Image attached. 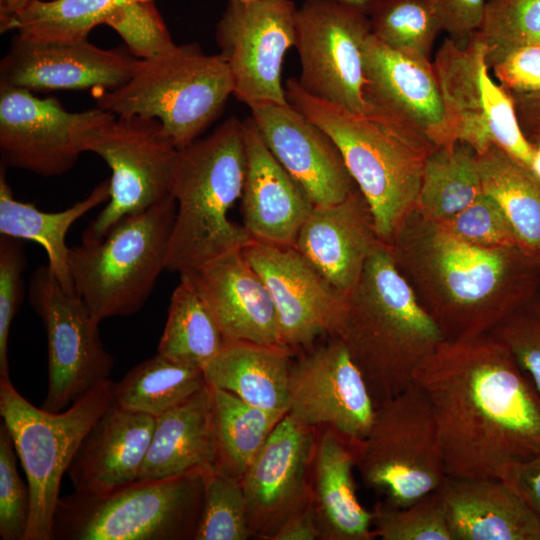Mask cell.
<instances>
[{"instance_id":"obj_1","label":"cell","mask_w":540,"mask_h":540,"mask_svg":"<svg viewBox=\"0 0 540 540\" xmlns=\"http://www.w3.org/2000/svg\"><path fill=\"white\" fill-rule=\"evenodd\" d=\"M414 383L432 407L447 476L505 480L540 452V393L492 334L444 340Z\"/></svg>"},{"instance_id":"obj_2","label":"cell","mask_w":540,"mask_h":540,"mask_svg":"<svg viewBox=\"0 0 540 540\" xmlns=\"http://www.w3.org/2000/svg\"><path fill=\"white\" fill-rule=\"evenodd\" d=\"M388 246L445 340L489 333L540 289V262L518 246L470 244L417 209Z\"/></svg>"},{"instance_id":"obj_3","label":"cell","mask_w":540,"mask_h":540,"mask_svg":"<svg viewBox=\"0 0 540 540\" xmlns=\"http://www.w3.org/2000/svg\"><path fill=\"white\" fill-rule=\"evenodd\" d=\"M331 337L348 349L376 406L412 385L419 366L445 340L384 242L345 295Z\"/></svg>"},{"instance_id":"obj_4","label":"cell","mask_w":540,"mask_h":540,"mask_svg":"<svg viewBox=\"0 0 540 540\" xmlns=\"http://www.w3.org/2000/svg\"><path fill=\"white\" fill-rule=\"evenodd\" d=\"M288 102L327 132L365 198L375 231L389 244L416 209L423 168L434 143L399 116L368 104L354 113L307 93L297 78L286 82Z\"/></svg>"},{"instance_id":"obj_5","label":"cell","mask_w":540,"mask_h":540,"mask_svg":"<svg viewBox=\"0 0 540 540\" xmlns=\"http://www.w3.org/2000/svg\"><path fill=\"white\" fill-rule=\"evenodd\" d=\"M246 165L243 121L236 117L178 150L166 270L181 275L252 242L245 227L229 219L242 194Z\"/></svg>"},{"instance_id":"obj_6","label":"cell","mask_w":540,"mask_h":540,"mask_svg":"<svg viewBox=\"0 0 540 540\" xmlns=\"http://www.w3.org/2000/svg\"><path fill=\"white\" fill-rule=\"evenodd\" d=\"M176 202L167 195L119 220L97 241L69 250L75 292L101 322L138 312L166 270Z\"/></svg>"},{"instance_id":"obj_7","label":"cell","mask_w":540,"mask_h":540,"mask_svg":"<svg viewBox=\"0 0 540 540\" xmlns=\"http://www.w3.org/2000/svg\"><path fill=\"white\" fill-rule=\"evenodd\" d=\"M230 95L233 80L222 55L206 54L197 43H186L140 60L131 79L102 93L96 107L114 115L157 119L181 149L215 121Z\"/></svg>"},{"instance_id":"obj_8","label":"cell","mask_w":540,"mask_h":540,"mask_svg":"<svg viewBox=\"0 0 540 540\" xmlns=\"http://www.w3.org/2000/svg\"><path fill=\"white\" fill-rule=\"evenodd\" d=\"M205 472L136 480L101 495L60 497L52 540H194Z\"/></svg>"},{"instance_id":"obj_9","label":"cell","mask_w":540,"mask_h":540,"mask_svg":"<svg viewBox=\"0 0 540 540\" xmlns=\"http://www.w3.org/2000/svg\"><path fill=\"white\" fill-rule=\"evenodd\" d=\"M114 382L107 380L60 412L35 407L0 380V415L10 432L30 491L24 540H52L62 476L83 439L113 405Z\"/></svg>"},{"instance_id":"obj_10","label":"cell","mask_w":540,"mask_h":540,"mask_svg":"<svg viewBox=\"0 0 540 540\" xmlns=\"http://www.w3.org/2000/svg\"><path fill=\"white\" fill-rule=\"evenodd\" d=\"M356 467L364 485L396 507L442 485L447 474L436 420L416 383L376 406L369 433L356 448Z\"/></svg>"},{"instance_id":"obj_11","label":"cell","mask_w":540,"mask_h":540,"mask_svg":"<svg viewBox=\"0 0 540 540\" xmlns=\"http://www.w3.org/2000/svg\"><path fill=\"white\" fill-rule=\"evenodd\" d=\"M76 139L81 153L98 155L112 171L108 203L85 230L82 242L100 240L125 216L171 194L179 149L157 119L103 110Z\"/></svg>"},{"instance_id":"obj_12","label":"cell","mask_w":540,"mask_h":540,"mask_svg":"<svg viewBox=\"0 0 540 540\" xmlns=\"http://www.w3.org/2000/svg\"><path fill=\"white\" fill-rule=\"evenodd\" d=\"M432 64L451 139L467 142L478 154L495 144L530 168L534 147L520 127L511 95L489 75L479 31L465 46L446 38Z\"/></svg>"},{"instance_id":"obj_13","label":"cell","mask_w":540,"mask_h":540,"mask_svg":"<svg viewBox=\"0 0 540 540\" xmlns=\"http://www.w3.org/2000/svg\"><path fill=\"white\" fill-rule=\"evenodd\" d=\"M29 300L48 343V390L41 408L60 412L110 380L114 366L99 321L76 292L66 291L47 265L30 279Z\"/></svg>"},{"instance_id":"obj_14","label":"cell","mask_w":540,"mask_h":540,"mask_svg":"<svg viewBox=\"0 0 540 540\" xmlns=\"http://www.w3.org/2000/svg\"><path fill=\"white\" fill-rule=\"evenodd\" d=\"M370 33L364 11L336 0H305L296 12L294 45L300 86L351 112H365L363 46Z\"/></svg>"},{"instance_id":"obj_15","label":"cell","mask_w":540,"mask_h":540,"mask_svg":"<svg viewBox=\"0 0 540 540\" xmlns=\"http://www.w3.org/2000/svg\"><path fill=\"white\" fill-rule=\"evenodd\" d=\"M296 12L291 0H228L216 41L232 76L233 96L248 107L288 103L281 70L295 45Z\"/></svg>"},{"instance_id":"obj_16","label":"cell","mask_w":540,"mask_h":540,"mask_svg":"<svg viewBox=\"0 0 540 540\" xmlns=\"http://www.w3.org/2000/svg\"><path fill=\"white\" fill-rule=\"evenodd\" d=\"M289 411L306 425L329 427L355 449L372 426L376 404L341 340H331L291 364Z\"/></svg>"},{"instance_id":"obj_17","label":"cell","mask_w":540,"mask_h":540,"mask_svg":"<svg viewBox=\"0 0 540 540\" xmlns=\"http://www.w3.org/2000/svg\"><path fill=\"white\" fill-rule=\"evenodd\" d=\"M316 437L317 428L287 413L248 466L241 484L251 537L272 540L311 502Z\"/></svg>"},{"instance_id":"obj_18","label":"cell","mask_w":540,"mask_h":540,"mask_svg":"<svg viewBox=\"0 0 540 540\" xmlns=\"http://www.w3.org/2000/svg\"><path fill=\"white\" fill-rule=\"evenodd\" d=\"M102 109L69 112L55 97L0 85V150L4 166L42 176H60L72 169L81 151L77 134Z\"/></svg>"},{"instance_id":"obj_19","label":"cell","mask_w":540,"mask_h":540,"mask_svg":"<svg viewBox=\"0 0 540 540\" xmlns=\"http://www.w3.org/2000/svg\"><path fill=\"white\" fill-rule=\"evenodd\" d=\"M242 251L272 298L283 345L294 350L332 336L345 296L294 246L253 239Z\"/></svg>"},{"instance_id":"obj_20","label":"cell","mask_w":540,"mask_h":540,"mask_svg":"<svg viewBox=\"0 0 540 540\" xmlns=\"http://www.w3.org/2000/svg\"><path fill=\"white\" fill-rule=\"evenodd\" d=\"M140 59L126 49H103L88 39L38 42L15 35L0 63V85L31 92L99 88L126 84Z\"/></svg>"},{"instance_id":"obj_21","label":"cell","mask_w":540,"mask_h":540,"mask_svg":"<svg viewBox=\"0 0 540 540\" xmlns=\"http://www.w3.org/2000/svg\"><path fill=\"white\" fill-rule=\"evenodd\" d=\"M249 108L263 141L314 206L341 202L357 188L330 135L289 102Z\"/></svg>"},{"instance_id":"obj_22","label":"cell","mask_w":540,"mask_h":540,"mask_svg":"<svg viewBox=\"0 0 540 540\" xmlns=\"http://www.w3.org/2000/svg\"><path fill=\"white\" fill-rule=\"evenodd\" d=\"M243 249L180 275L203 299L226 342L283 345L272 298Z\"/></svg>"},{"instance_id":"obj_23","label":"cell","mask_w":540,"mask_h":540,"mask_svg":"<svg viewBox=\"0 0 540 540\" xmlns=\"http://www.w3.org/2000/svg\"><path fill=\"white\" fill-rule=\"evenodd\" d=\"M363 70L368 104L406 120L435 146L453 142L429 60L393 50L370 33L363 46Z\"/></svg>"},{"instance_id":"obj_24","label":"cell","mask_w":540,"mask_h":540,"mask_svg":"<svg viewBox=\"0 0 540 540\" xmlns=\"http://www.w3.org/2000/svg\"><path fill=\"white\" fill-rule=\"evenodd\" d=\"M243 127L247 165L240 197L242 225L254 240L294 246L314 204L269 150L251 117L243 120Z\"/></svg>"},{"instance_id":"obj_25","label":"cell","mask_w":540,"mask_h":540,"mask_svg":"<svg viewBox=\"0 0 540 540\" xmlns=\"http://www.w3.org/2000/svg\"><path fill=\"white\" fill-rule=\"evenodd\" d=\"M381 242L367 202L356 188L341 202L314 206L294 247L345 296Z\"/></svg>"},{"instance_id":"obj_26","label":"cell","mask_w":540,"mask_h":540,"mask_svg":"<svg viewBox=\"0 0 540 540\" xmlns=\"http://www.w3.org/2000/svg\"><path fill=\"white\" fill-rule=\"evenodd\" d=\"M155 418L113 405L80 444L67 473L75 492L101 495L138 480Z\"/></svg>"},{"instance_id":"obj_27","label":"cell","mask_w":540,"mask_h":540,"mask_svg":"<svg viewBox=\"0 0 540 540\" xmlns=\"http://www.w3.org/2000/svg\"><path fill=\"white\" fill-rule=\"evenodd\" d=\"M439 492L452 540H540V518L504 480L446 476Z\"/></svg>"},{"instance_id":"obj_28","label":"cell","mask_w":540,"mask_h":540,"mask_svg":"<svg viewBox=\"0 0 540 540\" xmlns=\"http://www.w3.org/2000/svg\"><path fill=\"white\" fill-rule=\"evenodd\" d=\"M356 450L329 427L317 428L310 471L311 501L323 540H372V511L360 503Z\"/></svg>"},{"instance_id":"obj_29","label":"cell","mask_w":540,"mask_h":540,"mask_svg":"<svg viewBox=\"0 0 540 540\" xmlns=\"http://www.w3.org/2000/svg\"><path fill=\"white\" fill-rule=\"evenodd\" d=\"M215 447L211 388L206 384L191 397L155 418L138 480L177 476L214 469Z\"/></svg>"},{"instance_id":"obj_30","label":"cell","mask_w":540,"mask_h":540,"mask_svg":"<svg viewBox=\"0 0 540 540\" xmlns=\"http://www.w3.org/2000/svg\"><path fill=\"white\" fill-rule=\"evenodd\" d=\"M291 352L282 345L228 341L203 369L204 377L253 406L288 413Z\"/></svg>"},{"instance_id":"obj_31","label":"cell","mask_w":540,"mask_h":540,"mask_svg":"<svg viewBox=\"0 0 540 540\" xmlns=\"http://www.w3.org/2000/svg\"><path fill=\"white\" fill-rule=\"evenodd\" d=\"M110 198V181L98 184L84 199L59 212H45L30 203L15 199L6 181L3 166L0 173V234L30 240L43 247L48 268L61 286L75 292L65 238L71 226L87 212Z\"/></svg>"},{"instance_id":"obj_32","label":"cell","mask_w":540,"mask_h":540,"mask_svg":"<svg viewBox=\"0 0 540 540\" xmlns=\"http://www.w3.org/2000/svg\"><path fill=\"white\" fill-rule=\"evenodd\" d=\"M478 163L483 192L501 207L517 246L540 262V179L495 144L478 154Z\"/></svg>"},{"instance_id":"obj_33","label":"cell","mask_w":540,"mask_h":540,"mask_svg":"<svg viewBox=\"0 0 540 540\" xmlns=\"http://www.w3.org/2000/svg\"><path fill=\"white\" fill-rule=\"evenodd\" d=\"M210 388L214 469L241 480L269 435L287 413L262 409L228 391Z\"/></svg>"},{"instance_id":"obj_34","label":"cell","mask_w":540,"mask_h":540,"mask_svg":"<svg viewBox=\"0 0 540 540\" xmlns=\"http://www.w3.org/2000/svg\"><path fill=\"white\" fill-rule=\"evenodd\" d=\"M483 193L478 153L456 140L436 146L423 168L416 209L434 222L445 221Z\"/></svg>"},{"instance_id":"obj_35","label":"cell","mask_w":540,"mask_h":540,"mask_svg":"<svg viewBox=\"0 0 540 540\" xmlns=\"http://www.w3.org/2000/svg\"><path fill=\"white\" fill-rule=\"evenodd\" d=\"M225 342L203 299L180 278L171 295L157 353L175 363L203 370L219 354Z\"/></svg>"},{"instance_id":"obj_36","label":"cell","mask_w":540,"mask_h":540,"mask_svg":"<svg viewBox=\"0 0 540 540\" xmlns=\"http://www.w3.org/2000/svg\"><path fill=\"white\" fill-rule=\"evenodd\" d=\"M206 384L202 369L175 363L157 353L114 384V405L156 418Z\"/></svg>"},{"instance_id":"obj_37","label":"cell","mask_w":540,"mask_h":540,"mask_svg":"<svg viewBox=\"0 0 540 540\" xmlns=\"http://www.w3.org/2000/svg\"><path fill=\"white\" fill-rule=\"evenodd\" d=\"M132 0H31L0 23V32L14 30L38 42H77L88 39L119 5Z\"/></svg>"},{"instance_id":"obj_38","label":"cell","mask_w":540,"mask_h":540,"mask_svg":"<svg viewBox=\"0 0 540 540\" xmlns=\"http://www.w3.org/2000/svg\"><path fill=\"white\" fill-rule=\"evenodd\" d=\"M371 33L405 55L429 60L442 27L428 0H377L368 12Z\"/></svg>"},{"instance_id":"obj_39","label":"cell","mask_w":540,"mask_h":540,"mask_svg":"<svg viewBox=\"0 0 540 540\" xmlns=\"http://www.w3.org/2000/svg\"><path fill=\"white\" fill-rule=\"evenodd\" d=\"M250 537L241 480L215 469L207 470L194 540H247Z\"/></svg>"},{"instance_id":"obj_40","label":"cell","mask_w":540,"mask_h":540,"mask_svg":"<svg viewBox=\"0 0 540 540\" xmlns=\"http://www.w3.org/2000/svg\"><path fill=\"white\" fill-rule=\"evenodd\" d=\"M478 31L489 68L519 46L540 45V0H488Z\"/></svg>"},{"instance_id":"obj_41","label":"cell","mask_w":540,"mask_h":540,"mask_svg":"<svg viewBox=\"0 0 540 540\" xmlns=\"http://www.w3.org/2000/svg\"><path fill=\"white\" fill-rule=\"evenodd\" d=\"M372 523L382 540H452L439 488L406 507L377 502Z\"/></svg>"},{"instance_id":"obj_42","label":"cell","mask_w":540,"mask_h":540,"mask_svg":"<svg viewBox=\"0 0 540 540\" xmlns=\"http://www.w3.org/2000/svg\"><path fill=\"white\" fill-rule=\"evenodd\" d=\"M116 31L131 55L140 60L166 53L176 44L155 0H132L116 7L105 24Z\"/></svg>"},{"instance_id":"obj_43","label":"cell","mask_w":540,"mask_h":540,"mask_svg":"<svg viewBox=\"0 0 540 540\" xmlns=\"http://www.w3.org/2000/svg\"><path fill=\"white\" fill-rule=\"evenodd\" d=\"M438 224L457 238L480 247L517 246L501 207L484 192L456 215Z\"/></svg>"},{"instance_id":"obj_44","label":"cell","mask_w":540,"mask_h":540,"mask_svg":"<svg viewBox=\"0 0 540 540\" xmlns=\"http://www.w3.org/2000/svg\"><path fill=\"white\" fill-rule=\"evenodd\" d=\"M489 333L506 345L540 393V289Z\"/></svg>"},{"instance_id":"obj_45","label":"cell","mask_w":540,"mask_h":540,"mask_svg":"<svg viewBox=\"0 0 540 540\" xmlns=\"http://www.w3.org/2000/svg\"><path fill=\"white\" fill-rule=\"evenodd\" d=\"M17 452L9 430L0 426V536L24 540L30 513V491L19 476Z\"/></svg>"},{"instance_id":"obj_46","label":"cell","mask_w":540,"mask_h":540,"mask_svg":"<svg viewBox=\"0 0 540 540\" xmlns=\"http://www.w3.org/2000/svg\"><path fill=\"white\" fill-rule=\"evenodd\" d=\"M26 257L23 240L0 237V380H11L8 365V337L12 321L24 295Z\"/></svg>"},{"instance_id":"obj_47","label":"cell","mask_w":540,"mask_h":540,"mask_svg":"<svg viewBox=\"0 0 540 540\" xmlns=\"http://www.w3.org/2000/svg\"><path fill=\"white\" fill-rule=\"evenodd\" d=\"M509 93H540V45L519 46L491 67Z\"/></svg>"},{"instance_id":"obj_48","label":"cell","mask_w":540,"mask_h":540,"mask_svg":"<svg viewBox=\"0 0 540 540\" xmlns=\"http://www.w3.org/2000/svg\"><path fill=\"white\" fill-rule=\"evenodd\" d=\"M442 30L457 45L465 46L485 16V0H428Z\"/></svg>"},{"instance_id":"obj_49","label":"cell","mask_w":540,"mask_h":540,"mask_svg":"<svg viewBox=\"0 0 540 540\" xmlns=\"http://www.w3.org/2000/svg\"><path fill=\"white\" fill-rule=\"evenodd\" d=\"M540 518V452L515 466L505 478Z\"/></svg>"},{"instance_id":"obj_50","label":"cell","mask_w":540,"mask_h":540,"mask_svg":"<svg viewBox=\"0 0 540 540\" xmlns=\"http://www.w3.org/2000/svg\"><path fill=\"white\" fill-rule=\"evenodd\" d=\"M321 539L312 501L300 512L289 518L276 532L272 540Z\"/></svg>"},{"instance_id":"obj_51","label":"cell","mask_w":540,"mask_h":540,"mask_svg":"<svg viewBox=\"0 0 540 540\" xmlns=\"http://www.w3.org/2000/svg\"><path fill=\"white\" fill-rule=\"evenodd\" d=\"M509 94L524 135L532 144L540 142V93Z\"/></svg>"},{"instance_id":"obj_52","label":"cell","mask_w":540,"mask_h":540,"mask_svg":"<svg viewBox=\"0 0 540 540\" xmlns=\"http://www.w3.org/2000/svg\"><path fill=\"white\" fill-rule=\"evenodd\" d=\"M31 0H0V23L8 19L17 9Z\"/></svg>"},{"instance_id":"obj_53","label":"cell","mask_w":540,"mask_h":540,"mask_svg":"<svg viewBox=\"0 0 540 540\" xmlns=\"http://www.w3.org/2000/svg\"><path fill=\"white\" fill-rule=\"evenodd\" d=\"M345 5L354 7L368 14L369 10L377 0H336Z\"/></svg>"},{"instance_id":"obj_54","label":"cell","mask_w":540,"mask_h":540,"mask_svg":"<svg viewBox=\"0 0 540 540\" xmlns=\"http://www.w3.org/2000/svg\"><path fill=\"white\" fill-rule=\"evenodd\" d=\"M534 147L530 169L540 179V142L532 144Z\"/></svg>"},{"instance_id":"obj_55","label":"cell","mask_w":540,"mask_h":540,"mask_svg":"<svg viewBox=\"0 0 540 540\" xmlns=\"http://www.w3.org/2000/svg\"><path fill=\"white\" fill-rule=\"evenodd\" d=\"M241 1H248V0H241Z\"/></svg>"}]
</instances>
